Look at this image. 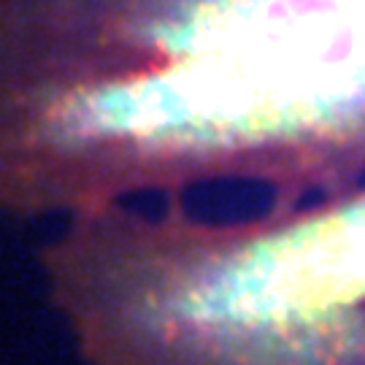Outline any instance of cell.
Wrapping results in <instances>:
<instances>
[{"label": "cell", "mask_w": 365, "mask_h": 365, "mask_svg": "<svg viewBox=\"0 0 365 365\" xmlns=\"http://www.w3.org/2000/svg\"><path fill=\"white\" fill-rule=\"evenodd\" d=\"M365 182V0H0V203L66 220Z\"/></svg>", "instance_id": "obj_1"}, {"label": "cell", "mask_w": 365, "mask_h": 365, "mask_svg": "<svg viewBox=\"0 0 365 365\" xmlns=\"http://www.w3.org/2000/svg\"><path fill=\"white\" fill-rule=\"evenodd\" d=\"M38 268L84 365H365V182L247 217L78 211Z\"/></svg>", "instance_id": "obj_2"}]
</instances>
